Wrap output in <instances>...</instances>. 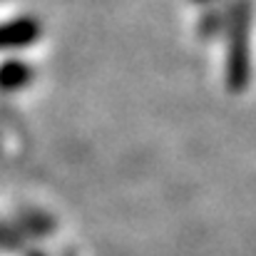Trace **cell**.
I'll return each mask as SVG.
<instances>
[{
	"mask_svg": "<svg viewBox=\"0 0 256 256\" xmlns=\"http://www.w3.org/2000/svg\"><path fill=\"white\" fill-rule=\"evenodd\" d=\"M249 5L239 2L234 8L232 22H229V65H226V80L232 90H244L249 82Z\"/></svg>",
	"mask_w": 256,
	"mask_h": 256,
	"instance_id": "1",
	"label": "cell"
},
{
	"mask_svg": "<svg viewBox=\"0 0 256 256\" xmlns=\"http://www.w3.org/2000/svg\"><path fill=\"white\" fill-rule=\"evenodd\" d=\"M42 28L35 18H15L10 22L0 25V50H15L28 48L40 38Z\"/></svg>",
	"mask_w": 256,
	"mask_h": 256,
	"instance_id": "2",
	"label": "cell"
},
{
	"mask_svg": "<svg viewBox=\"0 0 256 256\" xmlns=\"http://www.w3.org/2000/svg\"><path fill=\"white\" fill-rule=\"evenodd\" d=\"M30 80H32V68L30 65H25L20 60H10V62L0 65V90L15 92V90L28 87Z\"/></svg>",
	"mask_w": 256,
	"mask_h": 256,
	"instance_id": "3",
	"label": "cell"
},
{
	"mask_svg": "<svg viewBox=\"0 0 256 256\" xmlns=\"http://www.w3.org/2000/svg\"><path fill=\"white\" fill-rule=\"evenodd\" d=\"M194 2H206V0H194Z\"/></svg>",
	"mask_w": 256,
	"mask_h": 256,
	"instance_id": "4",
	"label": "cell"
}]
</instances>
